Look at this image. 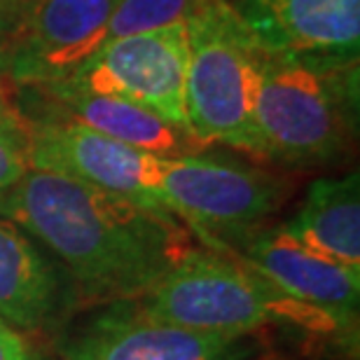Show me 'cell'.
Listing matches in <instances>:
<instances>
[{
  "mask_svg": "<svg viewBox=\"0 0 360 360\" xmlns=\"http://www.w3.org/2000/svg\"><path fill=\"white\" fill-rule=\"evenodd\" d=\"M0 215L45 243L91 300H139L185 253L171 213L54 171L28 169Z\"/></svg>",
  "mask_w": 360,
  "mask_h": 360,
  "instance_id": "1",
  "label": "cell"
},
{
  "mask_svg": "<svg viewBox=\"0 0 360 360\" xmlns=\"http://www.w3.org/2000/svg\"><path fill=\"white\" fill-rule=\"evenodd\" d=\"M134 302L150 319L194 333L250 337L285 323L314 335H349L330 314L290 297L243 262L206 250H185Z\"/></svg>",
  "mask_w": 360,
  "mask_h": 360,
  "instance_id": "2",
  "label": "cell"
},
{
  "mask_svg": "<svg viewBox=\"0 0 360 360\" xmlns=\"http://www.w3.org/2000/svg\"><path fill=\"white\" fill-rule=\"evenodd\" d=\"M358 103V59L260 52L253 122L262 157L292 167L330 162L344 148Z\"/></svg>",
  "mask_w": 360,
  "mask_h": 360,
  "instance_id": "3",
  "label": "cell"
},
{
  "mask_svg": "<svg viewBox=\"0 0 360 360\" xmlns=\"http://www.w3.org/2000/svg\"><path fill=\"white\" fill-rule=\"evenodd\" d=\"M187 21V129L201 146L262 157L253 122L260 49L229 0H199Z\"/></svg>",
  "mask_w": 360,
  "mask_h": 360,
  "instance_id": "4",
  "label": "cell"
},
{
  "mask_svg": "<svg viewBox=\"0 0 360 360\" xmlns=\"http://www.w3.org/2000/svg\"><path fill=\"white\" fill-rule=\"evenodd\" d=\"M285 194L283 178L204 155L164 157L157 180L164 211L197 229L213 250L257 229Z\"/></svg>",
  "mask_w": 360,
  "mask_h": 360,
  "instance_id": "5",
  "label": "cell"
},
{
  "mask_svg": "<svg viewBox=\"0 0 360 360\" xmlns=\"http://www.w3.org/2000/svg\"><path fill=\"white\" fill-rule=\"evenodd\" d=\"M61 82L134 101L187 129V21L108 40Z\"/></svg>",
  "mask_w": 360,
  "mask_h": 360,
  "instance_id": "6",
  "label": "cell"
},
{
  "mask_svg": "<svg viewBox=\"0 0 360 360\" xmlns=\"http://www.w3.org/2000/svg\"><path fill=\"white\" fill-rule=\"evenodd\" d=\"M28 124L31 169L70 176L98 190L120 194L143 208L164 211L157 199L164 157L131 148L56 112L38 122L28 120Z\"/></svg>",
  "mask_w": 360,
  "mask_h": 360,
  "instance_id": "7",
  "label": "cell"
},
{
  "mask_svg": "<svg viewBox=\"0 0 360 360\" xmlns=\"http://www.w3.org/2000/svg\"><path fill=\"white\" fill-rule=\"evenodd\" d=\"M117 0H24L5 70L17 84L61 82L103 45Z\"/></svg>",
  "mask_w": 360,
  "mask_h": 360,
  "instance_id": "8",
  "label": "cell"
},
{
  "mask_svg": "<svg viewBox=\"0 0 360 360\" xmlns=\"http://www.w3.org/2000/svg\"><path fill=\"white\" fill-rule=\"evenodd\" d=\"M213 253L234 257L290 297L330 314L351 333L360 300V269L328 260L295 241L283 227L250 229Z\"/></svg>",
  "mask_w": 360,
  "mask_h": 360,
  "instance_id": "9",
  "label": "cell"
},
{
  "mask_svg": "<svg viewBox=\"0 0 360 360\" xmlns=\"http://www.w3.org/2000/svg\"><path fill=\"white\" fill-rule=\"evenodd\" d=\"M66 360H246L248 337L194 333L112 302L66 349Z\"/></svg>",
  "mask_w": 360,
  "mask_h": 360,
  "instance_id": "10",
  "label": "cell"
},
{
  "mask_svg": "<svg viewBox=\"0 0 360 360\" xmlns=\"http://www.w3.org/2000/svg\"><path fill=\"white\" fill-rule=\"evenodd\" d=\"M264 54L358 59L360 0H229Z\"/></svg>",
  "mask_w": 360,
  "mask_h": 360,
  "instance_id": "11",
  "label": "cell"
},
{
  "mask_svg": "<svg viewBox=\"0 0 360 360\" xmlns=\"http://www.w3.org/2000/svg\"><path fill=\"white\" fill-rule=\"evenodd\" d=\"M35 89L54 101L56 115L75 120L94 131L157 157H185L199 155V150H204L185 127L174 124L134 101L75 89L63 82H52Z\"/></svg>",
  "mask_w": 360,
  "mask_h": 360,
  "instance_id": "12",
  "label": "cell"
},
{
  "mask_svg": "<svg viewBox=\"0 0 360 360\" xmlns=\"http://www.w3.org/2000/svg\"><path fill=\"white\" fill-rule=\"evenodd\" d=\"M63 304V283L24 229L0 215V321L35 333L52 326Z\"/></svg>",
  "mask_w": 360,
  "mask_h": 360,
  "instance_id": "13",
  "label": "cell"
},
{
  "mask_svg": "<svg viewBox=\"0 0 360 360\" xmlns=\"http://www.w3.org/2000/svg\"><path fill=\"white\" fill-rule=\"evenodd\" d=\"M281 227L314 253L360 269L358 174L314 180L300 211Z\"/></svg>",
  "mask_w": 360,
  "mask_h": 360,
  "instance_id": "14",
  "label": "cell"
},
{
  "mask_svg": "<svg viewBox=\"0 0 360 360\" xmlns=\"http://www.w3.org/2000/svg\"><path fill=\"white\" fill-rule=\"evenodd\" d=\"M197 5L199 0H117L103 42L178 24L190 17Z\"/></svg>",
  "mask_w": 360,
  "mask_h": 360,
  "instance_id": "15",
  "label": "cell"
},
{
  "mask_svg": "<svg viewBox=\"0 0 360 360\" xmlns=\"http://www.w3.org/2000/svg\"><path fill=\"white\" fill-rule=\"evenodd\" d=\"M31 169V124L21 112L0 120V199Z\"/></svg>",
  "mask_w": 360,
  "mask_h": 360,
  "instance_id": "16",
  "label": "cell"
},
{
  "mask_svg": "<svg viewBox=\"0 0 360 360\" xmlns=\"http://www.w3.org/2000/svg\"><path fill=\"white\" fill-rule=\"evenodd\" d=\"M0 360H35L33 351L21 340L19 330L0 321Z\"/></svg>",
  "mask_w": 360,
  "mask_h": 360,
  "instance_id": "17",
  "label": "cell"
},
{
  "mask_svg": "<svg viewBox=\"0 0 360 360\" xmlns=\"http://www.w3.org/2000/svg\"><path fill=\"white\" fill-rule=\"evenodd\" d=\"M17 87L19 84L12 80L7 73H0V120L17 115Z\"/></svg>",
  "mask_w": 360,
  "mask_h": 360,
  "instance_id": "18",
  "label": "cell"
},
{
  "mask_svg": "<svg viewBox=\"0 0 360 360\" xmlns=\"http://www.w3.org/2000/svg\"><path fill=\"white\" fill-rule=\"evenodd\" d=\"M0 73H7L5 70V49L0 47Z\"/></svg>",
  "mask_w": 360,
  "mask_h": 360,
  "instance_id": "19",
  "label": "cell"
}]
</instances>
